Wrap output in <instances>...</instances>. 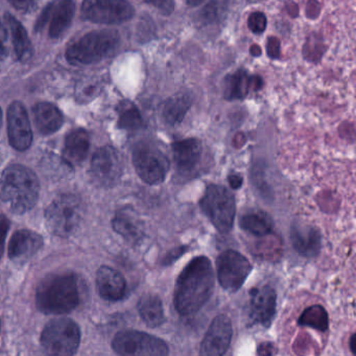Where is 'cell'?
I'll return each instance as SVG.
<instances>
[{"instance_id": "7bdbcfd3", "label": "cell", "mask_w": 356, "mask_h": 356, "mask_svg": "<svg viewBox=\"0 0 356 356\" xmlns=\"http://www.w3.org/2000/svg\"><path fill=\"white\" fill-rule=\"evenodd\" d=\"M252 3H258V1H261V0H250Z\"/></svg>"}, {"instance_id": "8992f818", "label": "cell", "mask_w": 356, "mask_h": 356, "mask_svg": "<svg viewBox=\"0 0 356 356\" xmlns=\"http://www.w3.org/2000/svg\"><path fill=\"white\" fill-rule=\"evenodd\" d=\"M200 207L222 234L230 232L234 224L236 204L234 195L222 185L210 184L200 201Z\"/></svg>"}, {"instance_id": "8fae6325", "label": "cell", "mask_w": 356, "mask_h": 356, "mask_svg": "<svg viewBox=\"0 0 356 356\" xmlns=\"http://www.w3.org/2000/svg\"><path fill=\"white\" fill-rule=\"evenodd\" d=\"M251 272L252 264L239 252L227 250L216 260L218 282L225 291L230 293L238 291Z\"/></svg>"}, {"instance_id": "7c38bea8", "label": "cell", "mask_w": 356, "mask_h": 356, "mask_svg": "<svg viewBox=\"0 0 356 356\" xmlns=\"http://www.w3.org/2000/svg\"><path fill=\"white\" fill-rule=\"evenodd\" d=\"M74 13L76 5L74 0H57L43 10L35 24V31L40 32L49 22V37L53 39L60 38L72 26Z\"/></svg>"}, {"instance_id": "f35d334b", "label": "cell", "mask_w": 356, "mask_h": 356, "mask_svg": "<svg viewBox=\"0 0 356 356\" xmlns=\"http://www.w3.org/2000/svg\"><path fill=\"white\" fill-rule=\"evenodd\" d=\"M229 184L233 189L241 188L243 185V178L239 175H230L228 177Z\"/></svg>"}, {"instance_id": "9c48e42d", "label": "cell", "mask_w": 356, "mask_h": 356, "mask_svg": "<svg viewBox=\"0 0 356 356\" xmlns=\"http://www.w3.org/2000/svg\"><path fill=\"white\" fill-rule=\"evenodd\" d=\"M133 164L141 180L149 185L161 184L170 170V160L154 145L141 143L133 151Z\"/></svg>"}, {"instance_id": "8d00e7d4", "label": "cell", "mask_w": 356, "mask_h": 356, "mask_svg": "<svg viewBox=\"0 0 356 356\" xmlns=\"http://www.w3.org/2000/svg\"><path fill=\"white\" fill-rule=\"evenodd\" d=\"M186 251V247H179L177 248V249L172 250V251H170V253L165 256V258H164L163 264L168 266V264H172V262L176 261V260L178 259L179 257H181Z\"/></svg>"}, {"instance_id": "cb8c5ba5", "label": "cell", "mask_w": 356, "mask_h": 356, "mask_svg": "<svg viewBox=\"0 0 356 356\" xmlns=\"http://www.w3.org/2000/svg\"><path fill=\"white\" fill-rule=\"evenodd\" d=\"M90 147V137L85 130L72 131L66 137L63 157L70 165H79L84 161Z\"/></svg>"}, {"instance_id": "4316f807", "label": "cell", "mask_w": 356, "mask_h": 356, "mask_svg": "<svg viewBox=\"0 0 356 356\" xmlns=\"http://www.w3.org/2000/svg\"><path fill=\"white\" fill-rule=\"evenodd\" d=\"M5 18L11 32L16 57L19 61H29L33 56V47L26 29L11 14H6Z\"/></svg>"}, {"instance_id": "d590c367", "label": "cell", "mask_w": 356, "mask_h": 356, "mask_svg": "<svg viewBox=\"0 0 356 356\" xmlns=\"http://www.w3.org/2000/svg\"><path fill=\"white\" fill-rule=\"evenodd\" d=\"M8 55V34L6 29L0 24V61Z\"/></svg>"}, {"instance_id": "6da1fadb", "label": "cell", "mask_w": 356, "mask_h": 356, "mask_svg": "<svg viewBox=\"0 0 356 356\" xmlns=\"http://www.w3.org/2000/svg\"><path fill=\"white\" fill-rule=\"evenodd\" d=\"M213 289L211 261L206 256H197L179 275L175 287V308L181 316H191L205 305L211 298Z\"/></svg>"}, {"instance_id": "d6a6232c", "label": "cell", "mask_w": 356, "mask_h": 356, "mask_svg": "<svg viewBox=\"0 0 356 356\" xmlns=\"http://www.w3.org/2000/svg\"><path fill=\"white\" fill-rule=\"evenodd\" d=\"M145 1L157 8L164 15H170L175 10L174 0H145Z\"/></svg>"}, {"instance_id": "277c9868", "label": "cell", "mask_w": 356, "mask_h": 356, "mask_svg": "<svg viewBox=\"0 0 356 356\" xmlns=\"http://www.w3.org/2000/svg\"><path fill=\"white\" fill-rule=\"evenodd\" d=\"M120 42V34L115 31L88 33L68 47L66 59L72 65L97 63L113 55Z\"/></svg>"}, {"instance_id": "f546056e", "label": "cell", "mask_w": 356, "mask_h": 356, "mask_svg": "<svg viewBox=\"0 0 356 356\" xmlns=\"http://www.w3.org/2000/svg\"><path fill=\"white\" fill-rule=\"evenodd\" d=\"M118 126L127 131H136L143 127V118L134 104L124 102L118 107Z\"/></svg>"}, {"instance_id": "ac0fdd59", "label": "cell", "mask_w": 356, "mask_h": 356, "mask_svg": "<svg viewBox=\"0 0 356 356\" xmlns=\"http://www.w3.org/2000/svg\"><path fill=\"white\" fill-rule=\"evenodd\" d=\"M264 86L260 76H250L247 70H238L227 74L222 81V97L227 101H237L248 97L250 91L259 90Z\"/></svg>"}, {"instance_id": "603a6c76", "label": "cell", "mask_w": 356, "mask_h": 356, "mask_svg": "<svg viewBox=\"0 0 356 356\" xmlns=\"http://www.w3.org/2000/svg\"><path fill=\"white\" fill-rule=\"evenodd\" d=\"M33 114L37 128L43 135L54 134L61 128L64 122L63 114L51 103L37 104Z\"/></svg>"}, {"instance_id": "1f68e13d", "label": "cell", "mask_w": 356, "mask_h": 356, "mask_svg": "<svg viewBox=\"0 0 356 356\" xmlns=\"http://www.w3.org/2000/svg\"><path fill=\"white\" fill-rule=\"evenodd\" d=\"M268 18L262 12H253L248 18V28L253 34L261 35L266 30Z\"/></svg>"}, {"instance_id": "b9f144b4", "label": "cell", "mask_w": 356, "mask_h": 356, "mask_svg": "<svg viewBox=\"0 0 356 356\" xmlns=\"http://www.w3.org/2000/svg\"><path fill=\"white\" fill-rule=\"evenodd\" d=\"M1 124H3V111H1V108H0V128H1Z\"/></svg>"}, {"instance_id": "60d3db41", "label": "cell", "mask_w": 356, "mask_h": 356, "mask_svg": "<svg viewBox=\"0 0 356 356\" xmlns=\"http://www.w3.org/2000/svg\"><path fill=\"white\" fill-rule=\"evenodd\" d=\"M354 341H355V334L352 335L351 339H350V349H351L352 353L355 354V351H354Z\"/></svg>"}, {"instance_id": "484cf974", "label": "cell", "mask_w": 356, "mask_h": 356, "mask_svg": "<svg viewBox=\"0 0 356 356\" xmlns=\"http://www.w3.org/2000/svg\"><path fill=\"white\" fill-rule=\"evenodd\" d=\"M138 310L141 318L149 328H157L163 324V304L159 296L154 293H145L138 302Z\"/></svg>"}, {"instance_id": "83f0119b", "label": "cell", "mask_w": 356, "mask_h": 356, "mask_svg": "<svg viewBox=\"0 0 356 356\" xmlns=\"http://www.w3.org/2000/svg\"><path fill=\"white\" fill-rule=\"evenodd\" d=\"M239 225L243 230L259 237L270 234L274 226L270 216L259 210L243 214L239 220Z\"/></svg>"}, {"instance_id": "836d02e7", "label": "cell", "mask_w": 356, "mask_h": 356, "mask_svg": "<svg viewBox=\"0 0 356 356\" xmlns=\"http://www.w3.org/2000/svg\"><path fill=\"white\" fill-rule=\"evenodd\" d=\"M39 0H9V3L18 11L31 12L37 7Z\"/></svg>"}, {"instance_id": "3957f363", "label": "cell", "mask_w": 356, "mask_h": 356, "mask_svg": "<svg viewBox=\"0 0 356 356\" xmlns=\"http://www.w3.org/2000/svg\"><path fill=\"white\" fill-rule=\"evenodd\" d=\"M79 302L78 281L72 274L51 275L37 289V306L47 314H68L79 305Z\"/></svg>"}, {"instance_id": "9a60e30c", "label": "cell", "mask_w": 356, "mask_h": 356, "mask_svg": "<svg viewBox=\"0 0 356 356\" xmlns=\"http://www.w3.org/2000/svg\"><path fill=\"white\" fill-rule=\"evenodd\" d=\"M8 135L17 151H26L32 145V127L26 107L20 102H14L8 110Z\"/></svg>"}, {"instance_id": "e0dca14e", "label": "cell", "mask_w": 356, "mask_h": 356, "mask_svg": "<svg viewBox=\"0 0 356 356\" xmlns=\"http://www.w3.org/2000/svg\"><path fill=\"white\" fill-rule=\"evenodd\" d=\"M277 296L274 289L264 285L250 291L251 318L256 324L270 327L276 314Z\"/></svg>"}, {"instance_id": "5bb4252c", "label": "cell", "mask_w": 356, "mask_h": 356, "mask_svg": "<svg viewBox=\"0 0 356 356\" xmlns=\"http://www.w3.org/2000/svg\"><path fill=\"white\" fill-rule=\"evenodd\" d=\"M232 335L230 318L225 314L216 316L202 341L200 354L203 356L224 355L229 349Z\"/></svg>"}, {"instance_id": "74e56055", "label": "cell", "mask_w": 356, "mask_h": 356, "mask_svg": "<svg viewBox=\"0 0 356 356\" xmlns=\"http://www.w3.org/2000/svg\"><path fill=\"white\" fill-rule=\"evenodd\" d=\"M8 228H9V222H8L7 218H1L0 220V255L3 254V241H5Z\"/></svg>"}, {"instance_id": "2e32d148", "label": "cell", "mask_w": 356, "mask_h": 356, "mask_svg": "<svg viewBox=\"0 0 356 356\" xmlns=\"http://www.w3.org/2000/svg\"><path fill=\"white\" fill-rule=\"evenodd\" d=\"M172 157L175 168L180 178H191L197 172L203 155L201 141L197 138H187L172 143Z\"/></svg>"}, {"instance_id": "ffe728a7", "label": "cell", "mask_w": 356, "mask_h": 356, "mask_svg": "<svg viewBox=\"0 0 356 356\" xmlns=\"http://www.w3.org/2000/svg\"><path fill=\"white\" fill-rule=\"evenodd\" d=\"M112 226L115 232L132 245H138L145 238V224L132 207L118 210L112 220Z\"/></svg>"}, {"instance_id": "52a82bcc", "label": "cell", "mask_w": 356, "mask_h": 356, "mask_svg": "<svg viewBox=\"0 0 356 356\" xmlns=\"http://www.w3.org/2000/svg\"><path fill=\"white\" fill-rule=\"evenodd\" d=\"M81 332L78 324L68 318L51 321L44 327L41 343L54 355H72L80 346Z\"/></svg>"}, {"instance_id": "4dcf8cb0", "label": "cell", "mask_w": 356, "mask_h": 356, "mask_svg": "<svg viewBox=\"0 0 356 356\" xmlns=\"http://www.w3.org/2000/svg\"><path fill=\"white\" fill-rule=\"evenodd\" d=\"M227 11L226 0H210L203 8L201 18L207 24H213L220 22Z\"/></svg>"}, {"instance_id": "d4e9b609", "label": "cell", "mask_w": 356, "mask_h": 356, "mask_svg": "<svg viewBox=\"0 0 356 356\" xmlns=\"http://www.w3.org/2000/svg\"><path fill=\"white\" fill-rule=\"evenodd\" d=\"M191 99L188 95L178 93L164 102L161 108V118L168 126L180 124L191 107Z\"/></svg>"}, {"instance_id": "5b68a950", "label": "cell", "mask_w": 356, "mask_h": 356, "mask_svg": "<svg viewBox=\"0 0 356 356\" xmlns=\"http://www.w3.org/2000/svg\"><path fill=\"white\" fill-rule=\"evenodd\" d=\"M84 218V208L79 197L61 195L56 197L45 211V222L49 232L56 236L74 234Z\"/></svg>"}, {"instance_id": "e575fe53", "label": "cell", "mask_w": 356, "mask_h": 356, "mask_svg": "<svg viewBox=\"0 0 356 356\" xmlns=\"http://www.w3.org/2000/svg\"><path fill=\"white\" fill-rule=\"evenodd\" d=\"M266 51L270 59H279L280 58V42L275 37H270L266 44Z\"/></svg>"}, {"instance_id": "7a4b0ae2", "label": "cell", "mask_w": 356, "mask_h": 356, "mask_svg": "<svg viewBox=\"0 0 356 356\" xmlns=\"http://www.w3.org/2000/svg\"><path fill=\"white\" fill-rule=\"evenodd\" d=\"M40 184L35 172L26 166L13 164L6 168L0 179V195L14 213L22 214L38 202Z\"/></svg>"}, {"instance_id": "4fadbf2b", "label": "cell", "mask_w": 356, "mask_h": 356, "mask_svg": "<svg viewBox=\"0 0 356 356\" xmlns=\"http://www.w3.org/2000/svg\"><path fill=\"white\" fill-rule=\"evenodd\" d=\"M91 172L102 186H114L124 172V163L118 152L109 145L97 149L91 162Z\"/></svg>"}, {"instance_id": "ba28073f", "label": "cell", "mask_w": 356, "mask_h": 356, "mask_svg": "<svg viewBox=\"0 0 356 356\" xmlns=\"http://www.w3.org/2000/svg\"><path fill=\"white\" fill-rule=\"evenodd\" d=\"M114 351L124 356H166L168 343L155 335L137 330L118 333L112 343Z\"/></svg>"}, {"instance_id": "ab89813d", "label": "cell", "mask_w": 356, "mask_h": 356, "mask_svg": "<svg viewBox=\"0 0 356 356\" xmlns=\"http://www.w3.org/2000/svg\"><path fill=\"white\" fill-rule=\"evenodd\" d=\"M203 1L204 0H186V3L189 6V7L195 8L201 5Z\"/></svg>"}, {"instance_id": "d6986e66", "label": "cell", "mask_w": 356, "mask_h": 356, "mask_svg": "<svg viewBox=\"0 0 356 356\" xmlns=\"http://www.w3.org/2000/svg\"><path fill=\"white\" fill-rule=\"evenodd\" d=\"M291 241L296 252L303 257H316L322 249V235L312 225L293 222L291 227Z\"/></svg>"}, {"instance_id": "30bf717a", "label": "cell", "mask_w": 356, "mask_h": 356, "mask_svg": "<svg viewBox=\"0 0 356 356\" xmlns=\"http://www.w3.org/2000/svg\"><path fill=\"white\" fill-rule=\"evenodd\" d=\"M135 10L128 0H84L82 16L99 24H120L132 19Z\"/></svg>"}, {"instance_id": "44dd1931", "label": "cell", "mask_w": 356, "mask_h": 356, "mask_svg": "<svg viewBox=\"0 0 356 356\" xmlns=\"http://www.w3.org/2000/svg\"><path fill=\"white\" fill-rule=\"evenodd\" d=\"M43 238L31 230L14 233L9 245V257L14 261H24L34 256L42 248Z\"/></svg>"}, {"instance_id": "7402d4cb", "label": "cell", "mask_w": 356, "mask_h": 356, "mask_svg": "<svg viewBox=\"0 0 356 356\" xmlns=\"http://www.w3.org/2000/svg\"><path fill=\"white\" fill-rule=\"evenodd\" d=\"M126 280L118 270L104 266L97 270V287L99 296L109 301L122 299L126 293Z\"/></svg>"}, {"instance_id": "f1b7e54d", "label": "cell", "mask_w": 356, "mask_h": 356, "mask_svg": "<svg viewBox=\"0 0 356 356\" xmlns=\"http://www.w3.org/2000/svg\"><path fill=\"white\" fill-rule=\"evenodd\" d=\"M298 324L300 326L310 327L324 332L329 326L328 314L323 306H310L304 310L298 320Z\"/></svg>"}]
</instances>
